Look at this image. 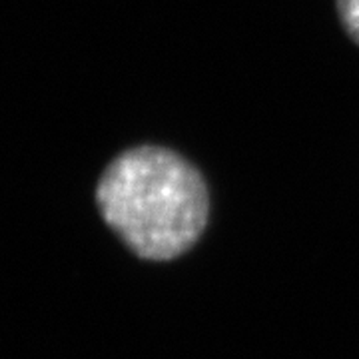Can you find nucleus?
I'll return each mask as SVG.
<instances>
[{
	"instance_id": "f257e3e1",
	"label": "nucleus",
	"mask_w": 359,
	"mask_h": 359,
	"mask_svg": "<svg viewBox=\"0 0 359 359\" xmlns=\"http://www.w3.org/2000/svg\"><path fill=\"white\" fill-rule=\"evenodd\" d=\"M96 205L136 256L168 262L202 238L210 192L190 160L166 146L142 144L106 166L96 186Z\"/></svg>"
},
{
	"instance_id": "f03ea898",
	"label": "nucleus",
	"mask_w": 359,
	"mask_h": 359,
	"mask_svg": "<svg viewBox=\"0 0 359 359\" xmlns=\"http://www.w3.org/2000/svg\"><path fill=\"white\" fill-rule=\"evenodd\" d=\"M335 8L346 34L359 44V0H335Z\"/></svg>"
}]
</instances>
